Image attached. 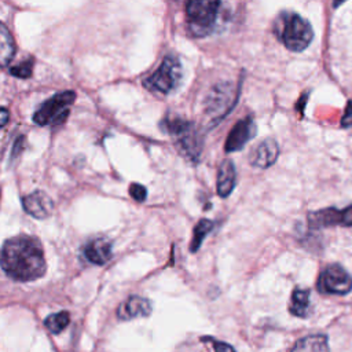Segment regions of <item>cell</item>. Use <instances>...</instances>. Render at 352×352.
I'll return each mask as SVG.
<instances>
[{
    "instance_id": "obj_3",
    "label": "cell",
    "mask_w": 352,
    "mask_h": 352,
    "mask_svg": "<svg viewBox=\"0 0 352 352\" xmlns=\"http://www.w3.org/2000/svg\"><path fill=\"white\" fill-rule=\"evenodd\" d=\"M161 126L175 139L176 147L184 157H187L192 162H197L199 160L202 150V138L194 122L179 117H168L162 121Z\"/></svg>"
},
{
    "instance_id": "obj_24",
    "label": "cell",
    "mask_w": 352,
    "mask_h": 352,
    "mask_svg": "<svg viewBox=\"0 0 352 352\" xmlns=\"http://www.w3.org/2000/svg\"><path fill=\"white\" fill-rule=\"evenodd\" d=\"M352 125V100L348 102L346 107H345V111H344V116L341 118V126L342 128H348Z\"/></svg>"
},
{
    "instance_id": "obj_26",
    "label": "cell",
    "mask_w": 352,
    "mask_h": 352,
    "mask_svg": "<svg viewBox=\"0 0 352 352\" xmlns=\"http://www.w3.org/2000/svg\"><path fill=\"white\" fill-rule=\"evenodd\" d=\"M8 118H10L8 109L0 106V128H3L8 122Z\"/></svg>"
},
{
    "instance_id": "obj_21",
    "label": "cell",
    "mask_w": 352,
    "mask_h": 352,
    "mask_svg": "<svg viewBox=\"0 0 352 352\" xmlns=\"http://www.w3.org/2000/svg\"><path fill=\"white\" fill-rule=\"evenodd\" d=\"M33 72V59H26L10 69V73L18 78H29Z\"/></svg>"
},
{
    "instance_id": "obj_20",
    "label": "cell",
    "mask_w": 352,
    "mask_h": 352,
    "mask_svg": "<svg viewBox=\"0 0 352 352\" xmlns=\"http://www.w3.org/2000/svg\"><path fill=\"white\" fill-rule=\"evenodd\" d=\"M70 322V315L66 311H60V312H55L51 314L45 318L44 320V326L47 327V330H50L52 334H58L62 330H65L67 327Z\"/></svg>"
},
{
    "instance_id": "obj_13",
    "label": "cell",
    "mask_w": 352,
    "mask_h": 352,
    "mask_svg": "<svg viewBox=\"0 0 352 352\" xmlns=\"http://www.w3.org/2000/svg\"><path fill=\"white\" fill-rule=\"evenodd\" d=\"M151 314V302L140 296H129L126 300H124L118 309L117 316L121 320H131L135 318L148 316Z\"/></svg>"
},
{
    "instance_id": "obj_14",
    "label": "cell",
    "mask_w": 352,
    "mask_h": 352,
    "mask_svg": "<svg viewBox=\"0 0 352 352\" xmlns=\"http://www.w3.org/2000/svg\"><path fill=\"white\" fill-rule=\"evenodd\" d=\"M84 256L89 263L96 264V265H102V264L107 263L113 256L111 241L104 236L91 239L84 246Z\"/></svg>"
},
{
    "instance_id": "obj_11",
    "label": "cell",
    "mask_w": 352,
    "mask_h": 352,
    "mask_svg": "<svg viewBox=\"0 0 352 352\" xmlns=\"http://www.w3.org/2000/svg\"><path fill=\"white\" fill-rule=\"evenodd\" d=\"M25 212L36 219H45L54 209L52 199L41 190H36L22 198Z\"/></svg>"
},
{
    "instance_id": "obj_4",
    "label": "cell",
    "mask_w": 352,
    "mask_h": 352,
    "mask_svg": "<svg viewBox=\"0 0 352 352\" xmlns=\"http://www.w3.org/2000/svg\"><path fill=\"white\" fill-rule=\"evenodd\" d=\"M220 1L192 0L186 6L187 29L194 37H205L210 34L216 26Z\"/></svg>"
},
{
    "instance_id": "obj_19",
    "label": "cell",
    "mask_w": 352,
    "mask_h": 352,
    "mask_svg": "<svg viewBox=\"0 0 352 352\" xmlns=\"http://www.w3.org/2000/svg\"><path fill=\"white\" fill-rule=\"evenodd\" d=\"M213 227H214V223L208 219H201L197 223V226L194 227V232H192V238H191V243H190L191 253H195L201 248L204 239L213 230Z\"/></svg>"
},
{
    "instance_id": "obj_10",
    "label": "cell",
    "mask_w": 352,
    "mask_h": 352,
    "mask_svg": "<svg viewBox=\"0 0 352 352\" xmlns=\"http://www.w3.org/2000/svg\"><path fill=\"white\" fill-rule=\"evenodd\" d=\"M256 122L253 120L252 116H248L242 120H239L230 131L227 139H226V144H224V150L227 153H234V151H239L245 147V144L254 138L256 135Z\"/></svg>"
},
{
    "instance_id": "obj_7",
    "label": "cell",
    "mask_w": 352,
    "mask_h": 352,
    "mask_svg": "<svg viewBox=\"0 0 352 352\" xmlns=\"http://www.w3.org/2000/svg\"><path fill=\"white\" fill-rule=\"evenodd\" d=\"M316 289L323 294H348L352 290V276L340 264H330L320 272Z\"/></svg>"
},
{
    "instance_id": "obj_1",
    "label": "cell",
    "mask_w": 352,
    "mask_h": 352,
    "mask_svg": "<svg viewBox=\"0 0 352 352\" xmlns=\"http://www.w3.org/2000/svg\"><path fill=\"white\" fill-rule=\"evenodd\" d=\"M0 265L11 279L18 282L41 278L47 270L41 242L23 234L7 239L0 250Z\"/></svg>"
},
{
    "instance_id": "obj_23",
    "label": "cell",
    "mask_w": 352,
    "mask_h": 352,
    "mask_svg": "<svg viewBox=\"0 0 352 352\" xmlns=\"http://www.w3.org/2000/svg\"><path fill=\"white\" fill-rule=\"evenodd\" d=\"M205 340L212 341L214 352H235V349L230 344H227V342H223V341H219V340H213V338H205Z\"/></svg>"
},
{
    "instance_id": "obj_17",
    "label": "cell",
    "mask_w": 352,
    "mask_h": 352,
    "mask_svg": "<svg viewBox=\"0 0 352 352\" xmlns=\"http://www.w3.org/2000/svg\"><path fill=\"white\" fill-rule=\"evenodd\" d=\"M311 292L308 289L296 287L290 297L289 311L292 315L297 318H307L311 312V301H309Z\"/></svg>"
},
{
    "instance_id": "obj_8",
    "label": "cell",
    "mask_w": 352,
    "mask_h": 352,
    "mask_svg": "<svg viewBox=\"0 0 352 352\" xmlns=\"http://www.w3.org/2000/svg\"><path fill=\"white\" fill-rule=\"evenodd\" d=\"M236 102L234 87L230 82H220L212 88L206 98L205 109L214 122L223 118Z\"/></svg>"
},
{
    "instance_id": "obj_5",
    "label": "cell",
    "mask_w": 352,
    "mask_h": 352,
    "mask_svg": "<svg viewBox=\"0 0 352 352\" xmlns=\"http://www.w3.org/2000/svg\"><path fill=\"white\" fill-rule=\"evenodd\" d=\"M183 67L175 55H166L158 69L150 74L143 82L144 85L158 94H170L182 84Z\"/></svg>"
},
{
    "instance_id": "obj_9",
    "label": "cell",
    "mask_w": 352,
    "mask_h": 352,
    "mask_svg": "<svg viewBox=\"0 0 352 352\" xmlns=\"http://www.w3.org/2000/svg\"><path fill=\"white\" fill-rule=\"evenodd\" d=\"M307 223L309 228H326V227H352V205L337 209V208H324L315 212H309L307 216Z\"/></svg>"
},
{
    "instance_id": "obj_12",
    "label": "cell",
    "mask_w": 352,
    "mask_h": 352,
    "mask_svg": "<svg viewBox=\"0 0 352 352\" xmlns=\"http://www.w3.org/2000/svg\"><path fill=\"white\" fill-rule=\"evenodd\" d=\"M279 155V146L274 139H264L250 153L249 161L257 168H270Z\"/></svg>"
},
{
    "instance_id": "obj_15",
    "label": "cell",
    "mask_w": 352,
    "mask_h": 352,
    "mask_svg": "<svg viewBox=\"0 0 352 352\" xmlns=\"http://www.w3.org/2000/svg\"><path fill=\"white\" fill-rule=\"evenodd\" d=\"M235 182H236V172H235L234 162L231 160H224L220 164L219 172H217V182H216L217 194L221 198H227L232 192L235 187Z\"/></svg>"
},
{
    "instance_id": "obj_25",
    "label": "cell",
    "mask_w": 352,
    "mask_h": 352,
    "mask_svg": "<svg viewBox=\"0 0 352 352\" xmlns=\"http://www.w3.org/2000/svg\"><path fill=\"white\" fill-rule=\"evenodd\" d=\"M23 147H25V136H19V138L15 140L14 146H12V151H11V161H12V160H15V158L19 155V153L23 150Z\"/></svg>"
},
{
    "instance_id": "obj_6",
    "label": "cell",
    "mask_w": 352,
    "mask_h": 352,
    "mask_svg": "<svg viewBox=\"0 0 352 352\" xmlns=\"http://www.w3.org/2000/svg\"><path fill=\"white\" fill-rule=\"evenodd\" d=\"M76 99V92H58L43 102L33 114V121L37 125H59L69 117V107Z\"/></svg>"
},
{
    "instance_id": "obj_22",
    "label": "cell",
    "mask_w": 352,
    "mask_h": 352,
    "mask_svg": "<svg viewBox=\"0 0 352 352\" xmlns=\"http://www.w3.org/2000/svg\"><path fill=\"white\" fill-rule=\"evenodd\" d=\"M129 194L131 197L138 201V202H143L147 197V190L144 186L142 184H138V183H132L131 187H129Z\"/></svg>"
},
{
    "instance_id": "obj_16",
    "label": "cell",
    "mask_w": 352,
    "mask_h": 352,
    "mask_svg": "<svg viewBox=\"0 0 352 352\" xmlns=\"http://www.w3.org/2000/svg\"><path fill=\"white\" fill-rule=\"evenodd\" d=\"M290 352H330L326 334L305 336L293 345Z\"/></svg>"
},
{
    "instance_id": "obj_2",
    "label": "cell",
    "mask_w": 352,
    "mask_h": 352,
    "mask_svg": "<svg viewBox=\"0 0 352 352\" xmlns=\"http://www.w3.org/2000/svg\"><path fill=\"white\" fill-rule=\"evenodd\" d=\"M274 32L283 45L294 52L305 50L314 38V30L301 15L283 11L274 22Z\"/></svg>"
},
{
    "instance_id": "obj_18",
    "label": "cell",
    "mask_w": 352,
    "mask_h": 352,
    "mask_svg": "<svg viewBox=\"0 0 352 352\" xmlns=\"http://www.w3.org/2000/svg\"><path fill=\"white\" fill-rule=\"evenodd\" d=\"M15 51L16 47L11 32L4 23L0 22V67L7 66L12 60Z\"/></svg>"
}]
</instances>
